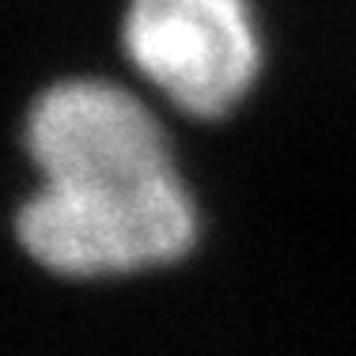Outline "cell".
Segmentation results:
<instances>
[{
	"label": "cell",
	"instance_id": "6da1fadb",
	"mask_svg": "<svg viewBox=\"0 0 356 356\" xmlns=\"http://www.w3.org/2000/svg\"><path fill=\"white\" fill-rule=\"evenodd\" d=\"M15 239L49 273L103 281L182 261L201 239V213L178 167L38 182L15 213Z\"/></svg>",
	"mask_w": 356,
	"mask_h": 356
},
{
	"label": "cell",
	"instance_id": "7a4b0ae2",
	"mask_svg": "<svg viewBox=\"0 0 356 356\" xmlns=\"http://www.w3.org/2000/svg\"><path fill=\"white\" fill-rule=\"evenodd\" d=\"M122 46L137 76L190 118H224L261 69L250 0H125Z\"/></svg>",
	"mask_w": 356,
	"mask_h": 356
},
{
	"label": "cell",
	"instance_id": "3957f363",
	"mask_svg": "<svg viewBox=\"0 0 356 356\" xmlns=\"http://www.w3.org/2000/svg\"><path fill=\"white\" fill-rule=\"evenodd\" d=\"M23 148L42 182L125 178L178 167L156 106L103 76H69L38 91L23 118Z\"/></svg>",
	"mask_w": 356,
	"mask_h": 356
}]
</instances>
